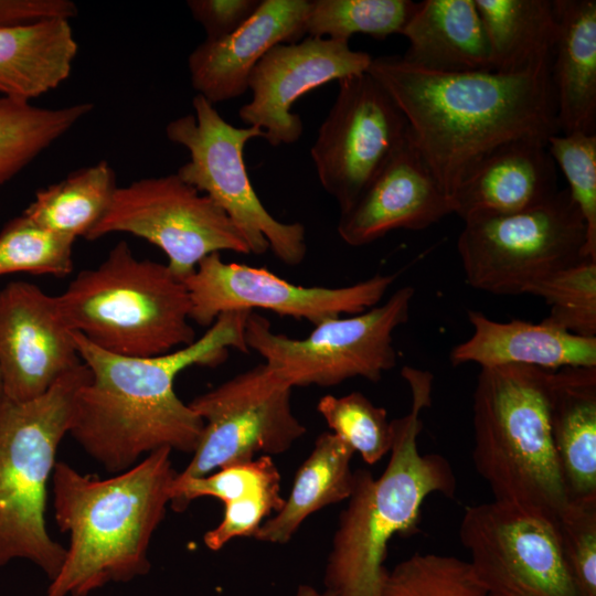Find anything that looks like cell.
Here are the masks:
<instances>
[{"label": "cell", "instance_id": "1", "mask_svg": "<svg viewBox=\"0 0 596 596\" xmlns=\"http://www.w3.org/2000/svg\"><path fill=\"white\" fill-rule=\"evenodd\" d=\"M551 60L513 73H443L384 55L366 72L400 108L411 143L453 199L464 175L494 148L560 134Z\"/></svg>", "mask_w": 596, "mask_h": 596}, {"label": "cell", "instance_id": "2", "mask_svg": "<svg viewBox=\"0 0 596 596\" xmlns=\"http://www.w3.org/2000/svg\"><path fill=\"white\" fill-rule=\"evenodd\" d=\"M249 312H225L193 343L149 358L106 352L73 331L89 379L76 394L68 434L110 473L161 448L193 454L203 421L179 398L174 380L190 366L223 363L231 349L248 353Z\"/></svg>", "mask_w": 596, "mask_h": 596}, {"label": "cell", "instance_id": "3", "mask_svg": "<svg viewBox=\"0 0 596 596\" xmlns=\"http://www.w3.org/2000/svg\"><path fill=\"white\" fill-rule=\"evenodd\" d=\"M171 453L158 449L104 479L56 461L54 519L70 534V545L46 596H87L108 583L148 574L150 541L166 515L178 473Z\"/></svg>", "mask_w": 596, "mask_h": 596}, {"label": "cell", "instance_id": "4", "mask_svg": "<svg viewBox=\"0 0 596 596\" xmlns=\"http://www.w3.org/2000/svg\"><path fill=\"white\" fill-rule=\"evenodd\" d=\"M401 374L411 390V409L392 421L393 445L383 473L375 479L365 469L354 471L352 492L339 518L324 570L326 590L332 596H382L391 539L416 531L429 494L450 498L456 491L449 461L418 450L421 413L432 405L434 376L408 365Z\"/></svg>", "mask_w": 596, "mask_h": 596}, {"label": "cell", "instance_id": "5", "mask_svg": "<svg viewBox=\"0 0 596 596\" xmlns=\"http://www.w3.org/2000/svg\"><path fill=\"white\" fill-rule=\"evenodd\" d=\"M551 372L519 364L480 369L473 392L472 461L493 500L556 521L570 499L551 436Z\"/></svg>", "mask_w": 596, "mask_h": 596}, {"label": "cell", "instance_id": "6", "mask_svg": "<svg viewBox=\"0 0 596 596\" xmlns=\"http://www.w3.org/2000/svg\"><path fill=\"white\" fill-rule=\"evenodd\" d=\"M56 299L72 331L113 354L157 356L196 340L184 281L167 264L137 258L125 241Z\"/></svg>", "mask_w": 596, "mask_h": 596}, {"label": "cell", "instance_id": "7", "mask_svg": "<svg viewBox=\"0 0 596 596\" xmlns=\"http://www.w3.org/2000/svg\"><path fill=\"white\" fill-rule=\"evenodd\" d=\"M88 379L82 363L36 398L0 401V567L23 558L53 581L63 565L66 549L45 524L46 486Z\"/></svg>", "mask_w": 596, "mask_h": 596}, {"label": "cell", "instance_id": "8", "mask_svg": "<svg viewBox=\"0 0 596 596\" xmlns=\"http://www.w3.org/2000/svg\"><path fill=\"white\" fill-rule=\"evenodd\" d=\"M192 107L193 114L172 119L166 126L167 138L189 152V160L177 174L227 214L251 254L272 251L285 265L301 264L307 255L305 226L273 216L256 194L246 170L245 146L253 138H264V132L258 127L227 123L201 95L193 97Z\"/></svg>", "mask_w": 596, "mask_h": 596}, {"label": "cell", "instance_id": "9", "mask_svg": "<svg viewBox=\"0 0 596 596\" xmlns=\"http://www.w3.org/2000/svg\"><path fill=\"white\" fill-rule=\"evenodd\" d=\"M414 294L412 286L401 287L384 304L328 319L302 339L276 333L266 317L251 311L245 342L292 389L331 387L354 377L379 382L396 365L393 333L408 321Z\"/></svg>", "mask_w": 596, "mask_h": 596}, {"label": "cell", "instance_id": "10", "mask_svg": "<svg viewBox=\"0 0 596 596\" xmlns=\"http://www.w3.org/2000/svg\"><path fill=\"white\" fill-rule=\"evenodd\" d=\"M464 223L457 251L465 281L480 291L525 294L533 283L589 258L586 225L567 189L528 210Z\"/></svg>", "mask_w": 596, "mask_h": 596}, {"label": "cell", "instance_id": "11", "mask_svg": "<svg viewBox=\"0 0 596 596\" xmlns=\"http://www.w3.org/2000/svg\"><path fill=\"white\" fill-rule=\"evenodd\" d=\"M128 233L158 246L172 274L187 279L213 253L251 254L227 214L178 174L117 187L104 216L86 240Z\"/></svg>", "mask_w": 596, "mask_h": 596}, {"label": "cell", "instance_id": "12", "mask_svg": "<svg viewBox=\"0 0 596 596\" xmlns=\"http://www.w3.org/2000/svg\"><path fill=\"white\" fill-rule=\"evenodd\" d=\"M292 387L265 363L198 395L190 407L203 421L191 461L177 478L209 475L257 454L278 455L306 434L291 405Z\"/></svg>", "mask_w": 596, "mask_h": 596}, {"label": "cell", "instance_id": "13", "mask_svg": "<svg viewBox=\"0 0 596 596\" xmlns=\"http://www.w3.org/2000/svg\"><path fill=\"white\" fill-rule=\"evenodd\" d=\"M459 539L488 596H579L546 515L497 500L469 505Z\"/></svg>", "mask_w": 596, "mask_h": 596}, {"label": "cell", "instance_id": "14", "mask_svg": "<svg viewBox=\"0 0 596 596\" xmlns=\"http://www.w3.org/2000/svg\"><path fill=\"white\" fill-rule=\"evenodd\" d=\"M397 274H376L343 287L299 286L263 267L226 263L221 253L203 258L184 279L191 321L210 327L223 313L263 309L317 326L358 315L380 304Z\"/></svg>", "mask_w": 596, "mask_h": 596}, {"label": "cell", "instance_id": "15", "mask_svg": "<svg viewBox=\"0 0 596 596\" xmlns=\"http://www.w3.org/2000/svg\"><path fill=\"white\" fill-rule=\"evenodd\" d=\"M339 91L320 125L310 156L323 190L349 209L408 141L407 121L368 73L338 81Z\"/></svg>", "mask_w": 596, "mask_h": 596}, {"label": "cell", "instance_id": "16", "mask_svg": "<svg viewBox=\"0 0 596 596\" xmlns=\"http://www.w3.org/2000/svg\"><path fill=\"white\" fill-rule=\"evenodd\" d=\"M373 56L349 42L307 36L270 49L248 79L252 97L238 111L247 126L258 127L269 145H291L302 135L294 104L308 92L331 81L365 73Z\"/></svg>", "mask_w": 596, "mask_h": 596}, {"label": "cell", "instance_id": "17", "mask_svg": "<svg viewBox=\"0 0 596 596\" xmlns=\"http://www.w3.org/2000/svg\"><path fill=\"white\" fill-rule=\"evenodd\" d=\"M82 363L56 296L21 280L0 289V375L6 398H36Z\"/></svg>", "mask_w": 596, "mask_h": 596}, {"label": "cell", "instance_id": "18", "mask_svg": "<svg viewBox=\"0 0 596 596\" xmlns=\"http://www.w3.org/2000/svg\"><path fill=\"white\" fill-rule=\"evenodd\" d=\"M451 213H455L453 199L408 138L355 202L340 212L337 231L345 244L359 247L392 231L424 230Z\"/></svg>", "mask_w": 596, "mask_h": 596}, {"label": "cell", "instance_id": "19", "mask_svg": "<svg viewBox=\"0 0 596 596\" xmlns=\"http://www.w3.org/2000/svg\"><path fill=\"white\" fill-rule=\"evenodd\" d=\"M309 7L310 0H260L236 31L205 39L188 57L193 89L213 105L243 95L253 68L270 49L305 34Z\"/></svg>", "mask_w": 596, "mask_h": 596}, {"label": "cell", "instance_id": "20", "mask_svg": "<svg viewBox=\"0 0 596 596\" xmlns=\"http://www.w3.org/2000/svg\"><path fill=\"white\" fill-rule=\"evenodd\" d=\"M557 169L546 140L517 139L482 157L453 194L461 220L515 213L538 206L558 192Z\"/></svg>", "mask_w": 596, "mask_h": 596}, {"label": "cell", "instance_id": "21", "mask_svg": "<svg viewBox=\"0 0 596 596\" xmlns=\"http://www.w3.org/2000/svg\"><path fill=\"white\" fill-rule=\"evenodd\" d=\"M472 334L453 348L454 366L529 365L547 371L567 366H596V338L570 333L545 321L500 322L478 310H468Z\"/></svg>", "mask_w": 596, "mask_h": 596}, {"label": "cell", "instance_id": "22", "mask_svg": "<svg viewBox=\"0 0 596 596\" xmlns=\"http://www.w3.org/2000/svg\"><path fill=\"white\" fill-rule=\"evenodd\" d=\"M201 497H214L224 504L222 521L203 536L212 551L221 550L234 538H254L265 518L278 512L285 502L280 473L270 456L265 455L202 477H175L169 505L183 512Z\"/></svg>", "mask_w": 596, "mask_h": 596}, {"label": "cell", "instance_id": "23", "mask_svg": "<svg viewBox=\"0 0 596 596\" xmlns=\"http://www.w3.org/2000/svg\"><path fill=\"white\" fill-rule=\"evenodd\" d=\"M549 415L570 501L596 499V366L551 372Z\"/></svg>", "mask_w": 596, "mask_h": 596}, {"label": "cell", "instance_id": "24", "mask_svg": "<svg viewBox=\"0 0 596 596\" xmlns=\"http://www.w3.org/2000/svg\"><path fill=\"white\" fill-rule=\"evenodd\" d=\"M403 56L416 67L443 73L493 71L486 29L475 0H423L401 32Z\"/></svg>", "mask_w": 596, "mask_h": 596}, {"label": "cell", "instance_id": "25", "mask_svg": "<svg viewBox=\"0 0 596 596\" xmlns=\"http://www.w3.org/2000/svg\"><path fill=\"white\" fill-rule=\"evenodd\" d=\"M553 4L557 35L551 79L558 131L595 134L596 1L553 0Z\"/></svg>", "mask_w": 596, "mask_h": 596}, {"label": "cell", "instance_id": "26", "mask_svg": "<svg viewBox=\"0 0 596 596\" xmlns=\"http://www.w3.org/2000/svg\"><path fill=\"white\" fill-rule=\"evenodd\" d=\"M78 44L70 20L0 28V94L30 102L66 81Z\"/></svg>", "mask_w": 596, "mask_h": 596}, {"label": "cell", "instance_id": "27", "mask_svg": "<svg viewBox=\"0 0 596 596\" xmlns=\"http://www.w3.org/2000/svg\"><path fill=\"white\" fill-rule=\"evenodd\" d=\"M354 451L331 432L320 434L299 467L288 499L263 522L254 539L284 544L312 513L348 500L353 488L351 459Z\"/></svg>", "mask_w": 596, "mask_h": 596}, {"label": "cell", "instance_id": "28", "mask_svg": "<svg viewBox=\"0 0 596 596\" xmlns=\"http://www.w3.org/2000/svg\"><path fill=\"white\" fill-rule=\"evenodd\" d=\"M493 71L513 73L552 58L557 20L551 0H475Z\"/></svg>", "mask_w": 596, "mask_h": 596}, {"label": "cell", "instance_id": "29", "mask_svg": "<svg viewBox=\"0 0 596 596\" xmlns=\"http://www.w3.org/2000/svg\"><path fill=\"white\" fill-rule=\"evenodd\" d=\"M116 189L115 171L102 160L40 189L22 215L46 231L86 238L104 216Z\"/></svg>", "mask_w": 596, "mask_h": 596}, {"label": "cell", "instance_id": "30", "mask_svg": "<svg viewBox=\"0 0 596 596\" xmlns=\"http://www.w3.org/2000/svg\"><path fill=\"white\" fill-rule=\"evenodd\" d=\"M92 103L44 108L0 97V187L93 110Z\"/></svg>", "mask_w": 596, "mask_h": 596}, {"label": "cell", "instance_id": "31", "mask_svg": "<svg viewBox=\"0 0 596 596\" xmlns=\"http://www.w3.org/2000/svg\"><path fill=\"white\" fill-rule=\"evenodd\" d=\"M415 6L411 0H310L305 34L347 42L354 34L384 40L401 34Z\"/></svg>", "mask_w": 596, "mask_h": 596}, {"label": "cell", "instance_id": "32", "mask_svg": "<svg viewBox=\"0 0 596 596\" xmlns=\"http://www.w3.org/2000/svg\"><path fill=\"white\" fill-rule=\"evenodd\" d=\"M525 294L550 307L543 320L570 333L596 338V259L585 258L535 283Z\"/></svg>", "mask_w": 596, "mask_h": 596}, {"label": "cell", "instance_id": "33", "mask_svg": "<svg viewBox=\"0 0 596 596\" xmlns=\"http://www.w3.org/2000/svg\"><path fill=\"white\" fill-rule=\"evenodd\" d=\"M331 433L344 441L362 459L373 465L391 451L393 424L387 412L364 394L324 395L317 404Z\"/></svg>", "mask_w": 596, "mask_h": 596}, {"label": "cell", "instance_id": "34", "mask_svg": "<svg viewBox=\"0 0 596 596\" xmlns=\"http://www.w3.org/2000/svg\"><path fill=\"white\" fill-rule=\"evenodd\" d=\"M382 596H488L469 562L414 553L389 572Z\"/></svg>", "mask_w": 596, "mask_h": 596}, {"label": "cell", "instance_id": "35", "mask_svg": "<svg viewBox=\"0 0 596 596\" xmlns=\"http://www.w3.org/2000/svg\"><path fill=\"white\" fill-rule=\"evenodd\" d=\"M74 242L21 214L0 232V276L30 273L64 277L73 269Z\"/></svg>", "mask_w": 596, "mask_h": 596}, {"label": "cell", "instance_id": "36", "mask_svg": "<svg viewBox=\"0 0 596 596\" xmlns=\"http://www.w3.org/2000/svg\"><path fill=\"white\" fill-rule=\"evenodd\" d=\"M546 147L584 219L586 256L596 259V134H556L547 138Z\"/></svg>", "mask_w": 596, "mask_h": 596}, {"label": "cell", "instance_id": "37", "mask_svg": "<svg viewBox=\"0 0 596 596\" xmlns=\"http://www.w3.org/2000/svg\"><path fill=\"white\" fill-rule=\"evenodd\" d=\"M555 523L579 596H596V499L570 501Z\"/></svg>", "mask_w": 596, "mask_h": 596}, {"label": "cell", "instance_id": "38", "mask_svg": "<svg viewBox=\"0 0 596 596\" xmlns=\"http://www.w3.org/2000/svg\"><path fill=\"white\" fill-rule=\"evenodd\" d=\"M260 0H189L187 6L209 40L236 31L256 11Z\"/></svg>", "mask_w": 596, "mask_h": 596}, {"label": "cell", "instance_id": "39", "mask_svg": "<svg viewBox=\"0 0 596 596\" xmlns=\"http://www.w3.org/2000/svg\"><path fill=\"white\" fill-rule=\"evenodd\" d=\"M77 7L71 0H0V28L50 19H72Z\"/></svg>", "mask_w": 596, "mask_h": 596}, {"label": "cell", "instance_id": "40", "mask_svg": "<svg viewBox=\"0 0 596 596\" xmlns=\"http://www.w3.org/2000/svg\"><path fill=\"white\" fill-rule=\"evenodd\" d=\"M296 596H332L327 590L319 592L309 585H300L296 592Z\"/></svg>", "mask_w": 596, "mask_h": 596}, {"label": "cell", "instance_id": "41", "mask_svg": "<svg viewBox=\"0 0 596 596\" xmlns=\"http://www.w3.org/2000/svg\"><path fill=\"white\" fill-rule=\"evenodd\" d=\"M3 386H2V381H1V375H0V401L2 400L3 397Z\"/></svg>", "mask_w": 596, "mask_h": 596}]
</instances>
